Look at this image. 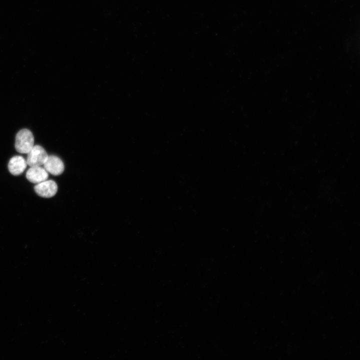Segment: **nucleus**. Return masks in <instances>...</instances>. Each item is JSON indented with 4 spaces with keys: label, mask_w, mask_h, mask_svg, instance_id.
Masks as SVG:
<instances>
[{
    "label": "nucleus",
    "mask_w": 360,
    "mask_h": 360,
    "mask_svg": "<svg viewBox=\"0 0 360 360\" xmlns=\"http://www.w3.org/2000/svg\"><path fill=\"white\" fill-rule=\"evenodd\" d=\"M34 146V137L28 129L20 130L16 134L15 140V148L21 154H28Z\"/></svg>",
    "instance_id": "nucleus-1"
},
{
    "label": "nucleus",
    "mask_w": 360,
    "mask_h": 360,
    "mask_svg": "<svg viewBox=\"0 0 360 360\" xmlns=\"http://www.w3.org/2000/svg\"><path fill=\"white\" fill-rule=\"evenodd\" d=\"M48 155L46 150L40 146H34L28 153L26 160L27 164L30 167L42 166L46 161Z\"/></svg>",
    "instance_id": "nucleus-2"
},
{
    "label": "nucleus",
    "mask_w": 360,
    "mask_h": 360,
    "mask_svg": "<svg viewBox=\"0 0 360 360\" xmlns=\"http://www.w3.org/2000/svg\"><path fill=\"white\" fill-rule=\"evenodd\" d=\"M36 194L39 196L50 198L54 196L58 191V186L52 180H46L37 184L34 187Z\"/></svg>",
    "instance_id": "nucleus-3"
},
{
    "label": "nucleus",
    "mask_w": 360,
    "mask_h": 360,
    "mask_svg": "<svg viewBox=\"0 0 360 360\" xmlns=\"http://www.w3.org/2000/svg\"><path fill=\"white\" fill-rule=\"evenodd\" d=\"M43 165L48 172L54 176L60 175L64 170V167L62 161L55 156H48Z\"/></svg>",
    "instance_id": "nucleus-4"
},
{
    "label": "nucleus",
    "mask_w": 360,
    "mask_h": 360,
    "mask_svg": "<svg viewBox=\"0 0 360 360\" xmlns=\"http://www.w3.org/2000/svg\"><path fill=\"white\" fill-rule=\"evenodd\" d=\"M48 177V172L41 166H31L26 173L27 180L30 182L36 184L46 180Z\"/></svg>",
    "instance_id": "nucleus-5"
},
{
    "label": "nucleus",
    "mask_w": 360,
    "mask_h": 360,
    "mask_svg": "<svg viewBox=\"0 0 360 360\" xmlns=\"http://www.w3.org/2000/svg\"><path fill=\"white\" fill-rule=\"evenodd\" d=\"M27 165L26 160L22 156H15L10 159L8 169L12 175L18 176L24 172Z\"/></svg>",
    "instance_id": "nucleus-6"
}]
</instances>
